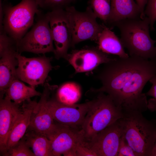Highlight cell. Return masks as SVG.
Wrapping results in <instances>:
<instances>
[{"mask_svg": "<svg viewBox=\"0 0 156 156\" xmlns=\"http://www.w3.org/2000/svg\"><path fill=\"white\" fill-rule=\"evenodd\" d=\"M104 64L97 76L102 86L92 91L106 93L123 112L147 110L148 101L143 90L156 75V60L129 56Z\"/></svg>", "mask_w": 156, "mask_h": 156, "instance_id": "obj_1", "label": "cell"}, {"mask_svg": "<svg viewBox=\"0 0 156 156\" xmlns=\"http://www.w3.org/2000/svg\"><path fill=\"white\" fill-rule=\"evenodd\" d=\"M120 33V40L130 56L140 57L148 60H156V40L149 34L150 21L148 18L126 19L113 25Z\"/></svg>", "mask_w": 156, "mask_h": 156, "instance_id": "obj_2", "label": "cell"}, {"mask_svg": "<svg viewBox=\"0 0 156 156\" xmlns=\"http://www.w3.org/2000/svg\"><path fill=\"white\" fill-rule=\"evenodd\" d=\"M122 137L136 156H151L156 139V120H148L137 111L123 112L120 119Z\"/></svg>", "mask_w": 156, "mask_h": 156, "instance_id": "obj_3", "label": "cell"}, {"mask_svg": "<svg viewBox=\"0 0 156 156\" xmlns=\"http://www.w3.org/2000/svg\"><path fill=\"white\" fill-rule=\"evenodd\" d=\"M98 93L96 98L93 100L81 126L86 141L91 140L123 115V111L108 95Z\"/></svg>", "mask_w": 156, "mask_h": 156, "instance_id": "obj_4", "label": "cell"}, {"mask_svg": "<svg viewBox=\"0 0 156 156\" xmlns=\"http://www.w3.org/2000/svg\"><path fill=\"white\" fill-rule=\"evenodd\" d=\"M38 7L35 0H22L14 6L0 3L3 29L14 40L16 45L32 25L35 15L40 12Z\"/></svg>", "mask_w": 156, "mask_h": 156, "instance_id": "obj_5", "label": "cell"}, {"mask_svg": "<svg viewBox=\"0 0 156 156\" xmlns=\"http://www.w3.org/2000/svg\"><path fill=\"white\" fill-rule=\"evenodd\" d=\"M66 11L70 24L71 34V45L73 47L77 43L88 40L96 41L103 29V25L99 24L97 18L90 7L81 12L73 6H68Z\"/></svg>", "mask_w": 156, "mask_h": 156, "instance_id": "obj_6", "label": "cell"}, {"mask_svg": "<svg viewBox=\"0 0 156 156\" xmlns=\"http://www.w3.org/2000/svg\"><path fill=\"white\" fill-rule=\"evenodd\" d=\"M37 14L36 23L16 45L17 51L20 53L27 52L44 54L55 52L48 16L47 13L42 14L40 12Z\"/></svg>", "mask_w": 156, "mask_h": 156, "instance_id": "obj_7", "label": "cell"}, {"mask_svg": "<svg viewBox=\"0 0 156 156\" xmlns=\"http://www.w3.org/2000/svg\"><path fill=\"white\" fill-rule=\"evenodd\" d=\"M45 135L51 142L54 156H75L77 146L85 140L82 129L57 122Z\"/></svg>", "mask_w": 156, "mask_h": 156, "instance_id": "obj_8", "label": "cell"}, {"mask_svg": "<svg viewBox=\"0 0 156 156\" xmlns=\"http://www.w3.org/2000/svg\"><path fill=\"white\" fill-rule=\"evenodd\" d=\"M16 57L18 63L16 68L18 78L32 87L44 83L53 68L51 64V58L44 55L27 58L17 52Z\"/></svg>", "mask_w": 156, "mask_h": 156, "instance_id": "obj_9", "label": "cell"}, {"mask_svg": "<svg viewBox=\"0 0 156 156\" xmlns=\"http://www.w3.org/2000/svg\"><path fill=\"white\" fill-rule=\"evenodd\" d=\"M49 19L55 46L54 54L57 59H65L71 45V34L68 18L65 10L59 9L47 13Z\"/></svg>", "mask_w": 156, "mask_h": 156, "instance_id": "obj_10", "label": "cell"}, {"mask_svg": "<svg viewBox=\"0 0 156 156\" xmlns=\"http://www.w3.org/2000/svg\"><path fill=\"white\" fill-rule=\"evenodd\" d=\"M48 98L47 104L55 122L70 127L81 129L85 117L93 100L85 103L71 105L62 103Z\"/></svg>", "mask_w": 156, "mask_h": 156, "instance_id": "obj_11", "label": "cell"}, {"mask_svg": "<svg viewBox=\"0 0 156 156\" xmlns=\"http://www.w3.org/2000/svg\"><path fill=\"white\" fill-rule=\"evenodd\" d=\"M122 134L120 119L84 144L96 156H117Z\"/></svg>", "mask_w": 156, "mask_h": 156, "instance_id": "obj_12", "label": "cell"}, {"mask_svg": "<svg viewBox=\"0 0 156 156\" xmlns=\"http://www.w3.org/2000/svg\"><path fill=\"white\" fill-rule=\"evenodd\" d=\"M115 58L111 57L97 48H86L73 51L66 59L75 69L76 73L92 70L99 65L107 63Z\"/></svg>", "mask_w": 156, "mask_h": 156, "instance_id": "obj_13", "label": "cell"}, {"mask_svg": "<svg viewBox=\"0 0 156 156\" xmlns=\"http://www.w3.org/2000/svg\"><path fill=\"white\" fill-rule=\"evenodd\" d=\"M56 87L46 83L43 92L38 102H36L31 117L28 129L44 135L53 127L55 123L47 105V102L51 91Z\"/></svg>", "mask_w": 156, "mask_h": 156, "instance_id": "obj_14", "label": "cell"}, {"mask_svg": "<svg viewBox=\"0 0 156 156\" xmlns=\"http://www.w3.org/2000/svg\"><path fill=\"white\" fill-rule=\"evenodd\" d=\"M20 104L12 102L5 96L0 100V152L5 156L9 135L18 117L21 113Z\"/></svg>", "mask_w": 156, "mask_h": 156, "instance_id": "obj_15", "label": "cell"}, {"mask_svg": "<svg viewBox=\"0 0 156 156\" xmlns=\"http://www.w3.org/2000/svg\"><path fill=\"white\" fill-rule=\"evenodd\" d=\"M36 102L30 99L23 103L21 107L22 113L16 120L8 138L7 152L26 133L30 125L31 116Z\"/></svg>", "mask_w": 156, "mask_h": 156, "instance_id": "obj_16", "label": "cell"}, {"mask_svg": "<svg viewBox=\"0 0 156 156\" xmlns=\"http://www.w3.org/2000/svg\"><path fill=\"white\" fill-rule=\"evenodd\" d=\"M17 52L16 48L14 47L5 53L1 57L0 98H3L6 90L13 81L18 79L16 74V68L18 64L16 57V54Z\"/></svg>", "mask_w": 156, "mask_h": 156, "instance_id": "obj_17", "label": "cell"}, {"mask_svg": "<svg viewBox=\"0 0 156 156\" xmlns=\"http://www.w3.org/2000/svg\"><path fill=\"white\" fill-rule=\"evenodd\" d=\"M111 5L107 23L113 25L123 19L140 18V10L135 0H111Z\"/></svg>", "mask_w": 156, "mask_h": 156, "instance_id": "obj_18", "label": "cell"}, {"mask_svg": "<svg viewBox=\"0 0 156 156\" xmlns=\"http://www.w3.org/2000/svg\"><path fill=\"white\" fill-rule=\"evenodd\" d=\"M103 26V29L96 41L98 48L108 54L117 55L120 58L128 57L129 55L125 51L120 39L110 29Z\"/></svg>", "mask_w": 156, "mask_h": 156, "instance_id": "obj_19", "label": "cell"}, {"mask_svg": "<svg viewBox=\"0 0 156 156\" xmlns=\"http://www.w3.org/2000/svg\"><path fill=\"white\" fill-rule=\"evenodd\" d=\"M24 137L35 156H54L51 142L45 135L27 129Z\"/></svg>", "mask_w": 156, "mask_h": 156, "instance_id": "obj_20", "label": "cell"}, {"mask_svg": "<svg viewBox=\"0 0 156 156\" xmlns=\"http://www.w3.org/2000/svg\"><path fill=\"white\" fill-rule=\"evenodd\" d=\"M5 94L10 99L18 104L42 94L36 90L35 87L27 86L18 79L13 81L6 90Z\"/></svg>", "mask_w": 156, "mask_h": 156, "instance_id": "obj_21", "label": "cell"}, {"mask_svg": "<svg viewBox=\"0 0 156 156\" xmlns=\"http://www.w3.org/2000/svg\"><path fill=\"white\" fill-rule=\"evenodd\" d=\"M80 87L76 83L68 82L64 83L57 90L56 100L66 104H75L79 99Z\"/></svg>", "mask_w": 156, "mask_h": 156, "instance_id": "obj_22", "label": "cell"}, {"mask_svg": "<svg viewBox=\"0 0 156 156\" xmlns=\"http://www.w3.org/2000/svg\"><path fill=\"white\" fill-rule=\"evenodd\" d=\"M89 4L96 17L107 23L111 12V0H90Z\"/></svg>", "mask_w": 156, "mask_h": 156, "instance_id": "obj_23", "label": "cell"}, {"mask_svg": "<svg viewBox=\"0 0 156 156\" xmlns=\"http://www.w3.org/2000/svg\"><path fill=\"white\" fill-rule=\"evenodd\" d=\"M5 156H35L23 136L7 151Z\"/></svg>", "mask_w": 156, "mask_h": 156, "instance_id": "obj_24", "label": "cell"}, {"mask_svg": "<svg viewBox=\"0 0 156 156\" xmlns=\"http://www.w3.org/2000/svg\"><path fill=\"white\" fill-rule=\"evenodd\" d=\"M39 7L51 11L65 9L74 0H35Z\"/></svg>", "mask_w": 156, "mask_h": 156, "instance_id": "obj_25", "label": "cell"}, {"mask_svg": "<svg viewBox=\"0 0 156 156\" xmlns=\"http://www.w3.org/2000/svg\"><path fill=\"white\" fill-rule=\"evenodd\" d=\"M3 29L0 31V56L12 48L16 47V43L14 40L7 35ZM17 49V48H16Z\"/></svg>", "mask_w": 156, "mask_h": 156, "instance_id": "obj_26", "label": "cell"}, {"mask_svg": "<svg viewBox=\"0 0 156 156\" xmlns=\"http://www.w3.org/2000/svg\"><path fill=\"white\" fill-rule=\"evenodd\" d=\"M144 13L149 20L151 29L154 30V25L156 21V0H148Z\"/></svg>", "mask_w": 156, "mask_h": 156, "instance_id": "obj_27", "label": "cell"}, {"mask_svg": "<svg viewBox=\"0 0 156 156\" xmlns=\"http://www.w3.org/2000/svg\"><path fill=\"white\" fill-rule=\"evenodd\" d=\"M117 156H136L132 148L122 135L119 144Z\"/></svg>", "mask_w": 156, "mask_h": 156, "instance_id": "obj_28", "label": "cell"}, {"mask_svg": "<svg viewBox=\"0 0 156 156\" xmlns=\"http://www.w3.org/2000/svg\"><path fill=\"white\" fill-rule=\"evenodd\" d=\"M85 141L77 146L75 156H96L94 153L85 144Z\"/></svg>", "mask_w": 156, "mask_h": 156, "instance_id": "obj_29", "label": "cell"}, {"mask_svg": "<svg viewBox=\"0 0 156 156\" xmlns=\"http://www.w3.org/2000/svg\"><path fill=\"white\" fill-rule=\"evenodd\" d=\"M149 81L152 84V86L145 94L146 96H152L156 100V75L153 77Z\"/></svg>", "mask_w": 156, "mask_h": 156, "instance_id": "obj_30", "label": "cell"}, {"mask_svg": "<svg viewBox=\"0 0 156 156\" xmlns=\"http://www.w3.org/2000/svg\"><path fill=\"white\" fill-rule=\"evenodd\" d=\"M138 6L140 12V18L143 19L145 17L144 13V8L148 0H135Z\"/></svg>", "mask_w": 156, "mask_h": 156, "instance_id": "obj_31", "label": "cell"}, {"mask_svg": "<svg viewBox=\"0 0 156 156\" xmlns=\"http://www.w3.org/2000/svg\"><path fill=\"white\" fill-rule=\"evenodd\" d=\"M148 109L152 112H156V100L154 98L148 100Z\"/></svg>", "mask_w": 156, "mask_h": 156, "instance_id": "obj_32", "label": "cell"}, {"mask_svg": "<svg viewBox=\"0 0 156 156\" xmlns=\"http://www.w3.org/2000/svg\"><path fill=\"white\" fill-rule=\"evenodd\" d=\"M151 156H156V139Z\"/></svg>", "mask_w": 156, "mask_h": 156, "instance_id": "obj_33", "label": "cell"}, {"mask_svg": "<svg viewBox=\"0 0 156 156\" xmlns=\"http://www.w3.org/2000/svg\"><path fill=\"white\" fill-rule=\"evenodd\" d=\"M156 47V46H155Z\"/></svg>", "mask_w": 156, "mask_h": 156, "instance_id": "obj_34", "label": "cell"}, {"mask_svg": "<svg viewBox=\"0 0 156 156\" xmlns=\"http://www.w3.org/2000/svg\"><path fill=\"white\" fill-rule=\"evenodd\" d=\"M74 0L75 1V0Z\"/></svg>", "mask_w": 156, "mask_h": 156, "instance_id": "obj_35", "label": "cell"}]
</instances>
